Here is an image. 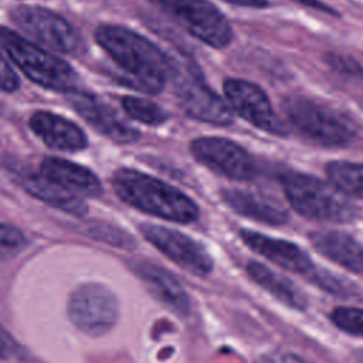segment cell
I'll use <instances>...</instances> for the list:
<instances>
[{"mask_svg": "<svg viewBox=\"0 0 363 363\" xmlns=\"http://www.w3.org/2000/svg\"><path fill=\"white\" fill-rule=\"evenodd\" d=\"M95 40L121 71L119 79L138 91L159 92L170 71V60L153 43L122 26H99Z\"/></svg>", "mask_w": 363, "mask_h": 363, "instance_id": "cell-1", "label": "cell"}, {"mask_svg": "<svg viewBox=\"0 0 363 363\" xmlns=\"http://www.w3.org/2000/svg\"><path fill=\"white\" fill-rule=\"evenodd\" d=\"M112 186L122 201L159 218L187 224L199 217V207L189 196L139 170L118 169Z\"/></svg>", "mask_w": 363, "mask_h": 363, "instance_id": "cell-2", "label": "cell"}, {"mask_svg": "<svg viewBox=\"0 0 363 363\" xmlns=\"http://www.w3.org/2000/svg\"><path fill=\"white\" fill-rule=\"evenodd\" d=\"M289 204L303 217L316 221L349 223L359 208L330 182L303 173H291L282 179Z\"/></svg>", "mask_w": 363, "mask_h": 363, "instance_id": "cell-3", "label": "cell"}, {"mask_svg": "<svg viewBox=\"0 0 363 363\" xmlns=\"http://www.w3.org/2000/svg\"><path fill=\"white\" fill-rule=\"evenodd\" d=\"M0 45L33 82L58 92L69 94L75 91V71L52 52L43 50L35 43L6 27H0Z\"/></svg>", "mask_w": 363, "mask_h": 363, "instance_id": "cell-4", "label": "cell"}, {"mask_svg": "<svg viewBox=\"0 0 363 363\" xmlns=\"http://www.w3.org/2000/svg\"><path fill=\"white\" fill-rule=\"evenodd\" d=\"M169 77L184 112L206 123L230 125L233 122L231 108L207 85L199 67L186 57H169Z\"/></svg>", "mask_w": 363, "mask_h": 363, "instance_id": "cell-5", "label": "cell"}, {"mask_svg": "<svg viewBox=\"0 0 363 363\" xmlns=\"http://www.w3.org/2000/svg\"><path fill=\"white\" fill-rule=\"evenodd\" d=\"M282 109L302 135L319 145L343 146L356 135L352 118L308 96H288L282 102Z\"/></svg>", "mask_w": 363, "mask_h": 363, "instance_id": "cell-6", "label": "cell"}, {"mask_svg": "<svg viewBox=\"0 0 363 363\" xmlns=\"http://www.w3.org/2000/svg\"><path fill=\"white\" fill-rule=\"evenodd\" d=\"M193 37L214 48H224L233 40V28L224 14L207 0H147Z\"/></svg>", "mask_w": 363, "mask_h": 363, "instance_id": "cell-7", "label": "cell"}, {"mask_svg": "<svg viewBox=\"0 0 363 363\" xmlns=\"http://www.w3.org/2000/svg\"><path fill=\"white\" fill-rule=\"evenodd\" d=\"M67 313L81 332L99 336L111 330L119 315L118 299L101 284H84L68 299Z\"/></svg>", "mask_w": 363, "mask_h": 363, "instance_id": "cell-8", "label": "cell"}, {"mask_svg": "<svg viewBox=\"0 0 363 363\" xmlns=\"http://www.w3.org/2000/svg\"><path fill=\"white\" fill-rule=\"evenodd\" d=\"M11 20L35 43L64 54L81 48V37L60 14L40 6H20L11 10Z\"/></svg>", "mask_w": 363, "mask_h": 363, "instance_id": "cell-9", "label": "cell"}, {"mask_svg": "<svg viewBox=\"0 0 363 363\" xmlns=\"http://www.w3.org/2000/svg\"><path fill=\"white\" fill-rule=\"evenodd\" d=\"M224 94L228 106L255 128L272 133L286 135L288 128L278 118L267 94L255 84L228 78L224 81Z\"/></svg>", "mask_w": 363, "mask_h": 363, "instance_id": "cell-10", "label": "cell"}, {"mask_svg": "<svg viewBox=\"0 0 363 363\" xmlns=\"http://www.w3.org/2000/svg\"><path fill=\"white\" fill-rule=\"evenodd\" d=\"M193 156L211 169L233 180H250L257 173V166L250 153L238 143L218 136L197 138L191 142Z\"/></svg>", "mask_w": 363, "mask_h": 363, "instance_id": "cell-11", "label": "cell"}, {"mask_svg": "<svg viewBox=\"0 0 363 363\" xmlns=\"http://www.w3.org/2000/svg\"><path fill=\"white\" fill-rule=\"evenodd\" d=\"M139 230L152 245L190 274L204 277L213 269L210 254L191 237L155 224H142Z\"/></svg>", "mask_w": 363, "mask_h": 363, "instance_id": "cell-12", "label": "cell"}, {"mask_svg": "<svg viewBox=\"0 0 363 363\" xmlns=\"http://www.w3.org/2000/svg\"><path fill=\"white\" fill-rule=\"evenodd\" d=\"M69 102L74 109L101 135L116 143H132L139 138V132L129 126L109 105L98 96L72 91Z\"/></svg>", "mask_w": 363, "mask_h": 363, "instance_id": "cell-13", "label": "cell"}, {"mask_svg": "<svg viewBox=\"0 0 363 363\" xmlns=\"http://www.w3.org/2000/svg\"><path fill=\"white\" fill-rule=\"evenodd\" d=\"M240 235L252 251L284 269L303 275H309L313 271V264L309 255L291 241L268 237L251 230H241Z\"/></svg>", "mask_w": 363, "mask_h": 363, "instance_id": "cell-14", "label": "cell"}, {"mask_svg": "<svg viewBox=\"0 0 363 363\" xmlns=\"http://www.w3.org/2000/svg\"><path fill=\"white\" fill-rule=\"evenodd\" d=\"M224 201L238 214L269 225H281L288 220V211L274 196L262 191L227 189L223 191Z\"/></svg>", "mask_w": 363, "mask_h": 363, "instance_id": "cell-15", "label": "cell"}, {"mask_svg": "<svg viewBox=\"0 0 363 363\" xmlns=\"http://www.w3.org/2000/svg\"><path fill=\"white\" fill-rule=\"evenodd\" d=\"M33 132L51 149L55 150H81L86 146V136L74 122L48 112L37 111L30 118Z\"/></svg>", "mask_w": 363, "mask_h": 363, "instance_id": "cell-16", "label": "cell"}, {"mask_svg": "<svg viewBox=\"0 0 363 363\" xmlns=\"http://www.w3.org/2000/svg\"><path fill=\"white\" fill-rule=\"evenodd\" d=\"M40 173L78 196H98L102 191V184L95 173L67 159L45 157L40 164Z\"/></svg>", "mask_w": 363, "mask_h": 363, "instance_id": "cell-17", "label": "cell"}, {"mask_svg": "<svg viewBox=\"0 0 363 363\" xmlns=\"http://www.w3.org/2000/svg\"><path fill=\"white\" fill-rule=\"evenodd\" d=\"M311 242L335 264L353 272H363V245L350 234L336 230L315 231L311 234Z\"/></svg>", "mask_w": 363, "mask_h": 363, "instance_id": "cell-18", "label": "cell"}, {"mask_svg": "<svg viewBox=\"0 0 363 363\" xmlns=\"http://www.w3.org/2000/svg\"><path fill=\"white\" fill-rule=\"evenodd\" d=\"M133 271L159 301L182 315L187 313L190 306L189 296L176 277H173L166 269L149 262L135 264Z\"/></svg>", "mask_w": 363, "mask_h": 363, "instance_id": "cell-19", "label": "cell"}, {"mask_svg": "<svg viewBox=\"0 0 363 363\" xmlns=\"http://www.w3.org/2000/svg\"><path fill=\"white\" fill-rule=\"evenodd\" d=\"M20 184L26 191L47 203L48 206L75 216H82L86 211V206L78 194L65 190L64 187L44 177L41 173L26 174L21 179Z\"/></svg>", "mask_w": 363, "mask_h": 363, "instance_id": "cell-20", "label": "cell"}, {"mask_svg": "<svg viewBox=\"0 0 363 363\" xmlns=\"http://www.w3.org/2000/svg\"><path fill=\"white\" fill-rule=\"evenodd\" d=\"M247 271H248V275L259 286H262L265 291H268L272 296H275L282 303L299 311L306 308L308 302L303 292L286 277L255 261H251L247 265Z\"/></svg>", "mask_w": 363, "mask_h": 363, "instance_id": "cell-21", "label": "cell"}, {"mask_svg": "<svg viewBox=\"0 0 363 363\" xmlns=\"http://www.w3.org/2000/svg\"><path fill=\"white\" fill-rule=\"evenodd\" d=\"M326 174L329 182L346 196L363 200V163L335 160L328 163Z\"/></svg>", "mask_w": 363, "mask_h": 363, "instance_id": "cell-22", "label": "cell"}, {"mask_svg": "<svg viewBox=\"0 0 363 363\" xmlns=\"http://www.w3.org/2000/svg\"><path fill=\"white\" fill-rule=\"evenodd\" d=\"M122 106L130 118L149 126H157L167 121V113L157 104L146 98L125 96Z\"/></svg>", "mask_w": 363, "mask_h": 363, "instance_id": "cell-23", "label": "cell"}, {"mask_svg": "<svg viewBox=\"0 0 363 363\" xmlns=\"http://www.w3.org/2000/svg\"><path fill=\"white\" fill-rule=\"evenodd\" d=\"M330 319L339 329L363 337V309L336 308L330 313Z\"/></svg>", "mask_w": 363, "mask_h": 363, "instance_id": "cell-24", "label": "cell"}, {"mask_svg": "<svg viewBox=\"0 0 363 363\" xmlns=\"http://www.w3.org/2000/svg\"><path fill=\"white\" fill-rule=\"evenodd\" d=\"M26 247V237L23 233L10 225L0 223V259L10 258Z\"/></svg>", "mask_w": 363, "mask_h": 363, "instance_id": "cell-25", "label": "cell"}, {"mask_svg": "<svg viewBox=\"0 0 363 363\" xmlns=\"http://www.w3.org/2000/svg\"><path fill=\"white\" fill-rule=\"evenodd\" d=\"M325 61L326 64L340 72V74H345V75H350V77H360L363 75V67L356 61L353 60L352 57L346 55V54H339V52H328L325 55Z\"/></svg>", "mask_w": 363, "mask_h": 363, "instance_id": "cell-26", "label": "cell"}, {"mask_svg": "<svg viewBox=\"0 0 363 363\" xmlns=\"http://www.w3.org/2000/svg\"><path fill=\"white\" fill-rule=\"evenodd\" d=\"M311 279L313 282H316V285L325 288L326 291H330L333 294H350L352 289H350V285L349 282L346 284H342V279L337 278V277H333L328 272H318V271H312L311 274Z\"/></svg>", "mask_w": 363, "mask_h": 363, "instance_id": "cell-27", "label": "cell"}, {"mask_svg": "<svg viewBox=\"0 0 363 363\" xmlns=\"http://www.w3.org/2000/svg\"><path fill=\"white\" fill-rule=\"evenodd\" d=\"M18 88V77L10 67L7 60L0 52V89L6 92H13Z\"/></svg>", "mask_w": 363, "mask_h": 363, "instance_id": "cell-28", "label": "cell"}, {"mask_svg": "<svg viewBox=\"0 0 363 363\" xmlns=\"http://www.w3.org/2000/svg\"><path fill=\"white\" fill-rule=\"evenodd\" d=\"M257 363H306V362L294 353L271 352L264 354Z\"/></svg>", "mask_w": 363, "mask_h": 363, "instance_id": "cell-29", "label": "cell"}, {"mask_svg": "<svg viewBox=\"0 0 363 363\" xmlns=\"http://www.w3.org/2000/svg\"><path fill=\"white\" fill-rule=\"evenodd\" d=\"M13 340L11 337L0 328V359H6L13 353Z\"/></svg>", "mask_w": 363, "mask_h": 363, "instance_id": "cell-30", "label": "cell"}, {"mask_svg": "<svg viewBox=\"0 0 363 363\" xmlns=\"http://www.w3.org/2000/svg\"><path fill=\"white\" fill-rule=\"evenodd\" d=\"M298 4H302L305 7H311V9H315V10H319V11H323V13H330V14H337L333 9H330L329 6H326L323 1L320 0H292Z\"/></svg>", "mask_w": 363, "mask_h": 363, "instance_id": "cell-31", "label": "cell"}, {"mask_svg": "<svg viewBox=\"0 0 363 363\" xmlns=\"http://www.w3.org/2000/svg\"><path fill=\"white\" fill-rule=\"evenodd\" d=\"M223 1L234 4V6H241V7H254V9L268 7L267 0H223Z\"/></svg>", "mask_w": 363, "mask_h": 363, "instance_id": "cell-32", "label": "cell"}, {"mask_svg": "<svg viewBox=\"0 0 363 363\" xmlns=\"http://www.w3.org/2000/svg\"><path fill=\"white\" fill-rule=\"evenodd\" d=\"M362 108H363V101H362Z\"/></svg>", "mask_w": 363, "mask_h": 363, "instance_id": "cell-33", "label": "cell"}, {"mask_svg": "<svg viewBox=\"0 0 363 363\" xmlns=\"http://www.w3.org/2000/svg\"><path fill=\"white\" fill-rule=\"evenodd\" d=\"M362 363H363V357H362Z\"/></svg>", "mask_w": 363, "mask_h": 363, "instance_id": "cell-34", "label": "cell"}]
</instances>
